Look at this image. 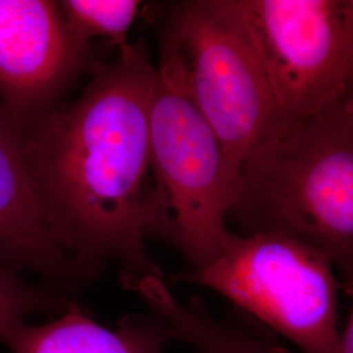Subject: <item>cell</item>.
Segmentation results:
<instances>
[{
    "instance_id": "obj_1",
    "label": "cell",
    "mask_w": 353,
    "mask_h": 353,
    "mask_svg": "<svg viewBox=\"0 0 353 353\" xmlns=\"http://www.w3.org/2000/svg\"><path fill=\"white\" fill-rule=\"evenodd\" d=\"M154 77L145 42H127L110 62L93 64L76 100L24 130L28 173L51 237L87 278L121 265L126 288L163 278L144 242L153 234L147 182Z\"/></svg>"
},
{
    "instance_id": "obj_2",
    "label": "cell",
    "mask_w": 353,
    "mask_h": 353,
    "mask_svg": "<svg viewBox=\"0 0 353 353\" xmlns=\"http://www.w3.org/2000/svg\"><path fill=\"white\" fill-rule=\"evenodd\" d=\"M229 220L242 234L299 241L353 278V125L341 103L290 123L242 165Z\"/></svg>"
},
{
    "instance_id": "obj_3",
    "label": "cell",
    "mask_w": 353,
    "mask_h": 353,
    "mask_svg": "<svg viewBox=\"0 0 353 353\" xmlns=\"http://www.w3.org/2000/svg\"><path fill=\"white\" fill-rule=\"evenodd\" d=\"M161 38L150 109L153 234L198 270L221 254L232 233L240 174L192 99L174 43Z\"/></svg>"
},
{
    "instance_id": "obj_4",
    "label": "cell",
    "mask_w": 353,
    "mask_h": 353,
    "mask_svg": "<svg viewBox=\"0 0 353 353\" xmlns=\"http://www.w3.org/2000/svg\"><path fill=\"white\" fill-rule=\"evenodd\" d=\"M163 36L174 43L192 99L240 174L288 123L239 1L174 4Z\"/></svg>"
},
{
    "instance_id": "obj_5",
    "label": "cell",
    "mask_w": 353,
    "mask_h": 353,
    "mask_svg": "<svg viewBox=\"0 0 353 353\" xmlns=\"http://www.w3.org/2000/svg\"><path fill=\"white\" fill-rule=\"evenodd\" d=\"M214 290L303 353H341L336 268L275 233H230L210 265L176 276Z\"/></svg>"
},
{
    "instance_id": "obj_6",
    "label": "cell",
    "mask_w": 353,
    "mask_h": 353,
    "mask_svg": "<svg viewBox=\"0 0 353 353\" xmlns=\"http://www.w3.org/2000/svg\"><path fill=\"white\" fill-rule=\"evenodd\" d=\"M287 123L339 105L353 79V0H237Z\"/></svg>"
},
{
    "instance_id": "obj_7",
    "label": "cell",
    "mask_w": 353,
    "mask_h": 353,
    "mask_svg": "<svg viewBox=\"0 0 353 353\" xmlns=\"http://www.w3.org/2000/svg\"><path fill=\"white\" fill-rule=\"evenodd\" d=\"M58 1L0 0V103L24 127L59 108L92 62Z\"/></svg>"
},
{
    "instance_id": "obj_8",
    "label": "cell",
    "mask_w": 353,
    "mask_h": 353,
    "mask_svg": "<svg viewBox=\"0 0 353 353\" xmlns=\"http://www.w3.org/2000/svg\"><path fill=\"white\" fill-rule=\"evenodd\" d=\"M0 262L65 287L87 279L41 217L26 166L24 127L1 103Z\"/></svg>"
},
{
    "instance_id": "obj_9",
    "label": "cell",
    "mask_w": 353,
    "mask_h": 353,
    "mask_svg": "<svg viewBox=\"0 0 353 353\" xmlns=\"http://www.w3.org/2000/svg\"><path fill=\"white\" fill-rule=\"evenodd\" d=\"M172 339L156 314L127 316L108 328L72 307L45 325L21 322L1 341L12 353H161Z\"/></svg>"
},
{
    "instance_id": "obj_10",
    "label": "cell",
    "mask_w": 353,
    "mask_h": 353,
    "mask_svg": "<svg viewBox=\"0 0 353 353\" xmlns=\"http://www.w3.org/2000/svg\"><path fill=\"white\" fill-rule=\"evenodd\" d=\"M131 290L163 319L173 339L195 353H265L249 335L217 319L201 297L179 301L160 276L140 279Z\"/></svg>"
},
{
    "instance_id": "obj_11",
    "label": "cell",
    "mask_w": 353,
    "mask_h": 353,
    "mask_svg": "<svg viewBox=\"0 0 353 353\" xmlns=\"http://www.w3.org/2000/svg\"><path fill=\"white\" fill-rule=\"evenodd\" d=\"M58 4L76 38L87 43L108 38L119 48L128 42L127 33L140 8L138 0H62Z\"/></svg>"
},
{
    "instance_id": "obj_12",
    "label": "cell",
    "mask_w": 353,
    "mask_h": 353,
    "mask_svg": "<svg viewBox=\"0 0 353 353\" xmlns=\"http://www.w3.org/2000/svg\"><path fill=\"white\" fill-rule=\"evenodd\" d=\"M74 306L48 288L19 278L12 267L0 262V341L16 325L36 313L67 312Z\"/></svg>"
},
{
    "instance_id": "obj_13",
    "label": "cell",
    "mask_w": 353,
    "mask_h": 353,
    "mask_svg": "<svg viewBox=\"0 0 353 353\" xmlns=\"http://www.w3.org/2000/svg\"><path fill=\"white\" fill-rule=\"evenodd\" d=\"M345 287L352 297V306L347 326L341 331V353H353V278L345 281Z\"/></svg>"
},
{
    "instance_id": "obj_14",
    "label": "cell",
    "mask_w": 353,
    "mask_h": 353,
    "mask_svg": "<svg viewBox=\"0 0 353 353\" xmlns=\"http://www.w3.org/2000/svg\"><path fill=\"white\" fill-rule=\"evenodd\" d=\"M341 106L343 112L348 117V119L352 122L353 125V79L341 99Z\"/></svg>"
}]
</instances>
